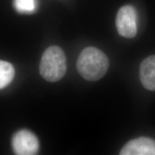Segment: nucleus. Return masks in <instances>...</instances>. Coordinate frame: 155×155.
Here are the masks:
<instances>
[{
  "mask_svg": "<svg viewBox=\"0 0 155 155\" xmlns=\"http://www.w3.org/2000/svg\"><path fill=\"white\" fill-rule=\"evenodd\" d=\"M14 7L19 13L31 14L37 8L36 0H14Z\"/></svg>",
  "mask_w": 155,
  "mask_h": 155,
  "instance_id": "8",
  "label": "nucleus"
},
{
  "mask_svg": "<svg viewBox=\"0 0 155 155\" xmlns=\"http://www.w3.org/2000/svg\"><path fill=\"white\" fill-rule=\"evenodd\" d=\"M12 148L18 155H34L38 152L40 144L38 137L27 129L19 130L13 136Z\"/></svg>",
  "mask_w": 155,
  "mask_h": 155,
  "instance_id": "4",
  "label": "nucleus"
},
{
  "mask_svg": "<svg viewBox=\"0 0 155 155\" xmlns=\"http://www.w3.org/2000/svg\"><path fill=\"white\" fill-rule=\"evenodd\" d=\"M121 155H155V141L141 137L128 141L120 152Z\"/></svg>",
  "mask_w": 155,
  "mask_h": 155,
  "instance_id": "5",
  "label": "nucleus"
},
{
  "mask_svg": "<svg viewBox=\"0 0 155 155\" xmlns=\"http://www.w3.org/2000/svg\"><path fill=\"white\" fill-rule=\"evenodd\" d=\"M139 79L143 87L149 91H155V55L143 60L139 68Z\"/></svg>",
  "mask_w": 155,
  "mask_h": 155,
  "instance_id": "6",
  "label": "nucleus"
},
{
  "mask_svg": "<svg viewBox=\"0 0 155 155\" xmlns=\"http://www.w3.org/2000/svg\"><path fill=\"white\" fill-rule=\"evenodd\" d=\"M108 66L109 61L106 54L94 47L83 50L77 61L78 71L88 81H96L102 78L107 72Z\"/></svg>",
  "mask_w": 155,
  "mask_h": 155,
  "instance_id": "1",
  "label": "nucleus"
},
{
  "mask_svg": "<svg viewBox=\"0 0 155 155\" xmlns=\"http://www.w3.org/2000/svg\"><path fill=\"white\" fill-rule=\"evenodd\" d=\"M15 76V68L11 63L0 61V89L7 87Z\"/></svg>",
  "mask_w": 155,
  "mask_h": 155,
  "instance_id": "7",
  "label": "nucleus"
},
{
  "mask_svg": "<svg viewBox=\"0 0 155 155\" xmlns=\"http://www.w3.org/2000/svg\"><path fill=\"white\" fill-rule=\"evenodd\" d=\"M116 26L120 35L132 38L137 35V12L133 6L125 5L121 7L116 18Z\"/></svg>",
  "mask_w": 155,
  "mask_h": 155,
  "instance_id": "3",
  "label": "nucleus"
},
{
  "mask_svg": "<svg viewBox=\"0 0 155 155\" xmlns=\"http://www.w3.org/2000/svg\"><path fill=\"white\" fill-rule=\"evenodd\" d=\"M66 70V58L61 48L50 46L44 52L40 63V73L45 80L57 82L65 75Z\"/></svg>",
  "mask_w": 155,
  "mask_h": 155,
  "instance_id": "2",
  "label": "nucleus"
}]
</instances>
